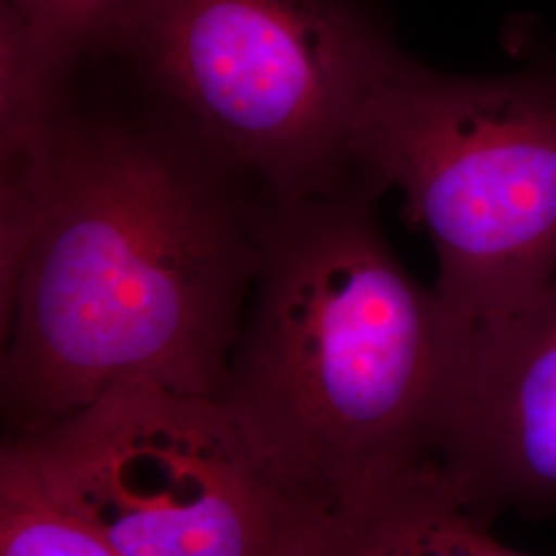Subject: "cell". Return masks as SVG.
<instances>
[{"mask_svg": "<svg viewBox=\"0 0 556 556\" xmlns=\"http://www.w3.org/2000/svg\"><path fill=\"white\" fill-rule=\"evenodd\" d=\"M77 64L40 40L20 13L0 7V167L40 160L73 110L68 79Z\"/></svg>", "mask_w": 556, "mask_h": 556, "instance_id": "8", "label": "cell"}, {"mask_svg": "<svg viewBox=\"0 0 556 556\" xmlns=\"http://www.w3.org/2000/svg\"><path fill=\"white\" fill-rule=\"evenodd\" d=\"M378 190L256 197L260 264L220 400L324 521L443 470L468 340L379 229Z\"/></svg>", "mask_w": 556, "mask_h": 556, "instance_id": "2", "label": "cell"}, {"mask_svg": "<svg viewBox=\"0 0 556 556\" xmlns=\"http://www.w3.org/2000/svg\"><path fill=\"white\" fill-rule=\"evenodd\" d=\"M256 197L165 124L71 110L2 330L9 438L116 386L220 397L258 275Z\"/></svg>", "mask_w": 556, "mask_h": 556, "instance_id": "1", "label": "cell"}, {"mask_svg": "<svg viewBox=\"0 0 556 556\" xmlns=\"http://www.w3.org/2000/svg\"><path fill=\"white\" fill-rule=\"evenodd\" d=\"M443 470L486 516L556 507V278L468 351Z\"/></svg>", "mask_w": 556, "mask_h": 556, "instance_id": "6", "label": "cell"}, {"mask_svg": "<svg viewBox=\"0 0 556 556\" xmlns=\"http://www.w3.org/2000/svg\"><path fill=\"white\" fill-rule=\"evenodd\" d=\"M110 46L167 128L256 197L358 181V112L394 41L355 0H139Z\"/></svg>", "mask_w": 556, "mask_h": 556, "instance_id": "3", "label": "cell"}, {"mask_svg": "<svg viewBox=\"0 0 556 556\" xmlns=\"http://www.w3.org/2000/svg\"><path fill=\"white\" fill-rule=\"evenodd\" d=\"M353 161L433 241V289L468 351L555 280V68L456 77L397 50L358 112Z\"/></svg>", "mask_w": 556, "mask_h": 556, "instance_id": "4", "label": "cell"}, {"mask_svg": "<svg viewBox=\"0 0 556 556\" xmlns=\"http://www.w3.org/2000/svg\"><path fill=\"white\" fill-rule=\"evenodd\" d=\"M0 556H118L50 497L11 452H0Z\"/></svg>", "mask_w": 556, "mask_h": 556, "instance_id": "9", "label": "cell"}, {"mask_svg": "<svg viewBox=\"0 0 556 556\" xmlns=\"http://www.w3.org/2000/svg\"><path fill=\"white\" fill-rule=\"evenodd\" d=\"M489 517L435 470L332 523L319 556H528L493 536Z\"/></svg>", "mask_w": 556, "mask_h": 556, "instance_id": "7", "label": "cell"}, {"mask_svg": "<svg viewBox=\"0 0 556 556\" xmlns=\"http://www.w3.org/2000/svg\"><path fill=\"white\" fill-rule=\"evenodd\" d=\"M40 40L77 64L110 46L139 0H7Z\"/></svg>", "mask_w": 556, "mask_h": 556, "instance_id": "10", "label": "cell"}, {"mask_svg": "<svg viewBox=\"0 0 556 556\" xmlns=\"http://www.w3.org/2000/svg\"><path fill=\"white\" fill-rule=\"evenodd\" d=\"M2 450L118 556H319L330 528L220 397L116 386Z\"/></svg>", "mask_w": 556, "mask_h": 556, "instance_id": "5", "label": "cell"}]
</instances>
